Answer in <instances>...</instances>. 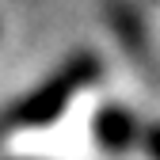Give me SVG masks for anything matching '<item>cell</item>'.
Wrapping results in <instances>:
<instances>
[{"mask_svg": "<svg viewBox=\"0 0 160 160\" xmlns=\"http://www.w3.org/2000/svg\"><path fill=\"white\" fill-rule=\"evenodd\" d=\"M99 69H103V65H99L95 53H72L50 80H42L34 92H27L4 114V126L8 130H38V126H50L53 118H61L65 103L76 92H84L92 80H99Z\"/></svg>", "mask_w": 160, "mask_h": 160, "instance_id": "obj_1", "label": "cell"}, {"mask_svg": "<svg viewBox=\"0 0 160 160\" xmlns=\"http://www.w3.org/2000/svg\"><path fill=\"white\" fill-rule=\"evenodd\" d=\"M103 4V15L111 31L118 34V42L126 46V53L133 57L137 65L152 69V57H149V34H145V23H141V12H137L133 0H99Z\"/></svg>", "mask_w": 160, "mask_h": 160, "instance_id": "obj_2", "label": "cell"}, {"mask_svg": "<svg viewBox=\"0 0 160 160\" xmlns=\"http://www.w3.org/2000/svg\"><path fill=\"white\" fill-rule=\"evenodd\" d=\"M92 133H95V145L103 149V152L122 156L126 149L137 145V133H141V130H137V118H133L130 107L107 103V107H99L95 122H92Z\"/></svg>", "mask_w": 160, "mask_h": 160, "instance_id": "obj_3", "label": "cell"}, {"mask_svg": "<svg viewBox=\"0 0 160 160\" xmlns=\"http://www.w3.org/2000/svg\"><path fill=\"white\" fill-rule=\"evenodd\" d=\"M141 141H145L149 156H152V160H160V122H152V126L145 130V137H141Z\"/></svg>", "mask_w": 160, "mask_h": 160, "instance_id": "obj_4", "label": "cell"}]
</instances>
